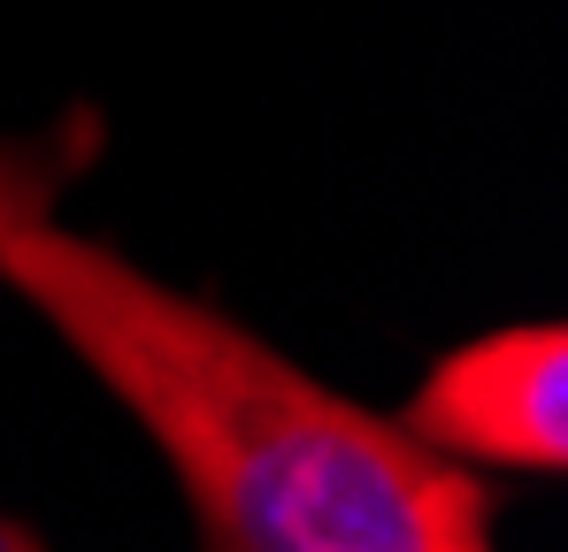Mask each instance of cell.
Instances as JSON below:
<instances>
[{"label": "cell", "mask_w": 568, "mask_h": 552, "mask_svg": "<svg viewBox=\"0 0 568 552\" xmlns=\"http://www.w3.org/2000/svg\"><path fill=\"white\" fill-rule=\"evenodd\" d=\"M0 552H47V538H39L31 522H16V514H0Z\"/></svg>", "instance_id": "277c9868"}, {"label": "cell", "mask_w": 568, "mask_h": 552, "mask_svg": "<svg viewBox=\"0 0 568 552\" xmlns=\"http://www.w3.org/2000/svg\"><path fill=\"white\" fill-rule=\"evenodd\" d=\"M100 108H62L47 131H0V246L54 215V200L100 162Z\"/></svg>", "instance_id": "3957f363"}, {"label": "cell", "mask_w": 568, "mask_h": 552, "mask_svg": "<svg viewBox=\"0 0 568 552\" xmlns=\"http://www.w3.org/2000/svg\"><path fill=\"white\" fill-rule=\"evenodd\" d=\"M0 276L162 446L200 552H491L476 468L423 453L392 415L115 246L39 223L0 246Z\"/></svg>", "instance_id": "6da1fadb"}, {"label": "cell", "mask_w": 568, "mask_h": 552, "mask_svg": "<svg viewBox=\"0 0 568 552\" xmlns=\"http://www.w3.org/2000/svg\"><path fill=\"white\" fill-rule=\"evenodd\" d=\"M423 453L454 468H568V338L561 323H507L438 354L392 415Z\"/></svg>", "instance_id": "7a4b0ae2"}]
</instances>
